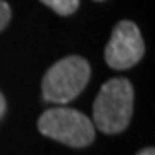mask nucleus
<instances>
[{
    "instance_id": "f03ea898",
    "label": "nucleus",
    "mask_w": 155,
    "mask_h": 155,
    "mask_svg": "<svg viewBox=\"0 0 155 155\" xmlns=\"http://www.w3.org/2000/svg\"><path fill=\"white\" fill-rule=\"evenodd\" d=\"M90 79V64L83 57L71 55L50 67L41 81L43 97L54 104H67L84 90Z\"/></svg>"
},
{
    "instance_id": "423d86ee",
    "label": "nucleus",
    "mask_w": 155,
    "mask_h": 155,
    "mask_svg": "<svg viewBox=\"0 0 155 155\" xmlns=\"http://www.w3.org/2000/svg\"><path fill=\"white\" fill-rule=\"evenodd\" d=\"M9 21H11V7L7 5V2L0 0V31L5 28Z\"/></svg>"
},
{
    "instance_id": "6e6552de",
    "label": "nucleus",
    "mask_w": 155,
    "mask_h": 155,
    "mask_svg": "<svg viewBox=\"0 0 155 155\" xmlns=\"http://www.w3.org/2000/svg\"><path fill=\"white\" fill-rule=\"evenodd\" d=\"M138 155H155V150L153 148H145V150H141Z\"/></svg>"
},
{
    "instance_id": "39448f33",
    "label": "nucleus",
    "mask_w": 155,
    "mask_h": 155,
    "mask_svg": "<svg viewBox=\"0 0 155 155\" xmlns=\"http://www.w3.org/2000/svg\"><path fill=\"white\" fill-rule=\"evenodd\" d=\"M45 5H48L52 11H55L57 14L62 16H69L78 9L79 0H41Z\"/></svg>"
},
{
    "instance_id": "20e7f679",
    "label": "nucleus",
    "mask_w": 155,
    "mask_h": 155,
    "mask_svg": "<svg viewBox=\"0 0 155 155\" xmlns=\"http://www.w3.org/2000/svg\"><path fill=\"white\" fill-rule=\"evenodd\" d=\"M143 52L145 45L138 26L131 21H121L112 31L104 57L112 69L122 71L138 64Z\"/></svg>"
},
{
    "instance_id": "0eeeda50",
    "label": "nucleus",
    "mask_w": 155,
    "mask_h": 155,
    "mask_svg": "<svg viewBox=\"0 0 155 155\" xmlns=\"http://www.w3.org/2000/svg\"><path fill=\"white\" fill-rule=\"evenodd\" d=\"M5 109H7V105H5V98H4V95L0 93V117L5 114Z\"/></svg>"
},
{
    "instance_id": "f257e3e1",
    "label": "nucleus",
    "mask_w": 155,
    "mask_h": 155,
    "mask_svg": "<svg viewBox=\"0 0 155 155\" xmlns=\"http://www.w3.org/2000/svg\"><path fill=\"white\" fill-rule=\"evenodd\" d=\"M133 86L127 79L116 78L100 88L93 104V122L107 134L121 133L133 116Z\"/></svg>"
},
{
    "instance_id": "7ed1b4c3",
    "label": "nucleus",
    "mask_w": 155,
    "mask_h": 155,
    "mask_svg": "<svg viewBox=\"0 0 155 155\" xmlns=\"http://www.w3.org/2000/svg\"><path fill=\"white\" fill-rule=\"evenodd\" d=\"M41 134L69 147H86L95 140L93 122L81 112L67 107L50 109L38 119Z\"/></svg>"
}]
</instances>
